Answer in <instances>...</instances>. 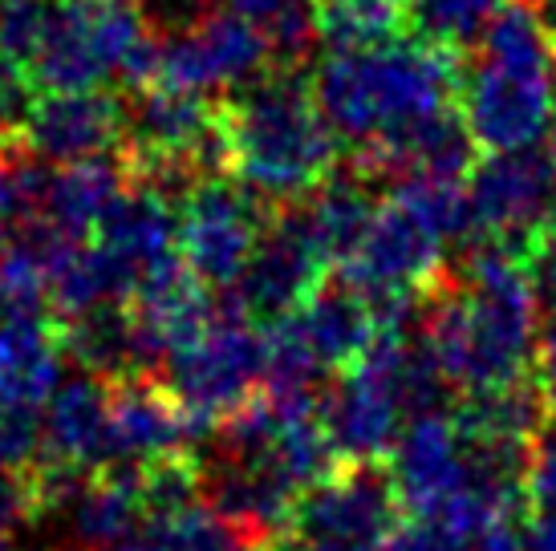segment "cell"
Listing matches in <instances>:
<instances>
[{"mask_svg": "<svg viewBox=\"0 0 556 551\" xmlns=\"http://www.w3.org/2000/svg\"><path fill=\"white\" fill-rule=\"evenodd\" d=\"M33 77L25 74V65H16L13 57L0 53V146L9 138L25 134V123H29L33 110Z\"/></svg>", "mask_w": 556, "mask_h": 551, "instance_id": "cell-30", "label": "cell"}, {"mask_svg": "<svg viewBox=\"0 0 556 551\" xmlns=\"http://www.w3.org/2000/svg\"><path fill=\"white\" fill-rule=\"evenodd\" d=\"M459 434L467 443H504V446H532L544 430L553 426V410L536 377L495 385L483 394H467L459 410Z\"/></svg>", "mask_w": 556, "mask_h": 551, "instance_id": "cell-21", "label": "cell"}, {"mask_svg": "<svg viewBox=\"0 0 556 551\" xmlns=\"http://www.w3.org/2000/svg\"><path fill=\"white\" fill-rule=\"evenodd\" d=\"M65 357H74L81 373H93L102 382H126V377H142L139 333L135 321L123 305L90 308L81 317H70V329L62 333Z\"/></svg>", "mask_w": 556, "mask_h": 551, "instance_id": "cell-22", "label": "cell"}, {"mask_svg": "<svg viewBox=\"0 0 556 551\" xmlns=\"http://www.w3.org/2000/svg\"><path fill=\"white\" fill-rule=\"evenodd\" d=\"M200 495L216 515L236 523L252 539L293 531L301 490L264 459L219 450L200 466Z\"/></svg>", "mask_w": 556, "mask_h": 551, "instance_id": "cell-14", "label": "cell"}, {"mask_svg": "<svg viewBox=\"0 0 556 551\" xmlns=\"http://www.w3.org/2000/svg\"><path fill=\"white\" fill-rule=\"evenodd\" d=\"M399 495L387 471L374 462H345L333 475L301 495L293 515L296 539L317 543H357L370 548L394 531Z\"/></svg>", "mask_w": 556, "mask_h": 551, "instance_id": "cell-12", "label": "cell"}, {"mask_svg": "<svg viewBox=\"0 0 556 551\" xmlns=\"http://www.w3.org/2000/svg\"><path fill=\"white\" fill-rule=\"evenodd\" d=\"M536 382H541L544 398H548V410H553V422H556V317L548 321L541 341H536Z\"/></svg>", "mask_w": 556, "mask_h": 551, "instance_id": "cell-34", "label": "cell"}, {"mask_svg": "<svg viewBox=\"0 0 556 551\" xmlns=\"http://www.w3.org/2000/svg\"><path fill=\"white\" fill-rule=\"evenodd\" d=\"M464 551H528V539L516 531L511 515H504V520H495L492 527H483Z\"/></svg>", "mask_w": 556, "mask_h": 551, "instance_id": "cell-35", "label": "cell"}, {"mask_svg": "<svg viewBox=\"0 0 556 551\" xmlns=\"http://www.w3.org/2000/svg\"><path fill=\"white\" fill-rule=\"evenodd\" d=\"M130 4H135V0H130Z\"/></svg>", "mask_w": 556, "mask_h": 551, "instance_id": "cell-41", "label": "cell"}, {"mask_svg": "<svg viewBox=\"0 0 556 551\" xmlns=\"http://www.w3.org/2000/svg\"><path fill=\"white\" fill-rule=\"evenodd\" d=\"M273 49L261 33L236 13H200L187 25L159 41L155 81L170 90H187L212 98V93H236L240 86L256 81L268 69Z\"/></svg>", "mask_w": 556, "mask_h": 551, "instance_id": "cell-9", "label": "cell"}, {"mask_svg": "<svg viewBox=\"0 0 556 551\" xmlns=\"http://www.w3.org/2000/svg\"><path fill=\"white\" fill-rule=\"evenodd\" d=\"M443 240L447 235L415 203L402 191H390V200L374 207L354 252L341 260V280L362 296H390V292L427 296V289L447 276Z\"/></svg>", "mask_w": 556, "mask_h": 551, "instance_id": "cell-7", "label": "cell"}, {"mask_svg": "<svg viewBox=\"0 0 556 551\" xmlns=\"http://www.w3.org/2000/svg\"><path fill=\"white\" fill-rule=\"evenodd\" d=\"M163 366L170 398L212 430L256 398V385L268 373V341L240 312H228L224 321L212 317Z\"/></svg>", "mask_w": 556, "mask_h": 551, "instance_id": "cell-4", "label": "cell"}, {"mask_svg": "<svg viewBox=\"0 0 556 551\" xmlns=\"http://www.w3.org/2000/svg\"><path fill=\"white\" fill-rule=\"evenodd\" d=\"M21 223V183H16V167L0 163V235Z\"/></svg>", "mask_w": 556, "mask_h": 551, "instance_id": "cell-36", "label": "cell"}, {"mask_svg": "<svg viewBox=\"0 0 556 551\" xmlns=\"http://www.w3.org/2000/svg\"><path fill=\"white\" fill-rule=\"evenodd\" d=\"M207 426L170 398L167 389L126 377L110 394V462L106 466H155L184 459V450L203 438Z\"/></svg>", "mask_w": 556, "mask_h": 551, "instance_id": "cell-15", "label": "cell"}, {"mask_svg": "<svg viewBox=\"0 0 556 551\" xmlns=\"http://www.w3.org/2000/svg\"><path fill=\"white\" fill-rule=\"evenodd\" d=\"M41 426V466L58 471H93L110 462V389L102 377L78 373L53 389L37 413Z\"/></svg>", "mask_w": 556, "mask_h": 551, "instance_id": "cell-17", "label": "cell"}, {"mask_svg": "<svg viewBox=\"0 0 556 551\" xmlns=\"http://www.w3.org/2000/svg\"><path fill=\"white\" fill-rule=\"evenodd\" d=\"M130 154L155 183L179 179L191 167L224 163L219 142V110L212 98L187 90H170L151 81L135 106L126 110V138Z\"/></svg>", "mask_w": 556, "mask_h": 551, "instance_id": "cell-11", "label": "cell"}, {"mask_svg": "<svg viewBox=\"0 0 556 551\" xmlns=\"http://www.w3.org/2000/svg\"><path fill=\"white\" fill-rule=\"evenodd\" d=\"M329 264L333 260L317 244L305 207H280L261 247L252 252L244 276L228 289V308L240 317L280 321L321 289Z\"/></svg>", "mask_w": 556, "mask_h": 551, "instance_id": "cell-10", "label": "cell"}, {"mask_svg": "<svg viewBox=\"0 0 556 551\" xmlns=\"http://www.w3.org/2000/svg\"><path fill=\"white\" fill-rule=\"evenodd\" d=\"M528 551H556V515H536L528 523Z\"/></svg>", "mask_w": 556, "mask_h": 551, "instance_id": "cell-37", "label": "cell"}, {"mask_svg": "<svg viewBox=\"0 0 556 551\" xmlns=\"http://www.w3.org/2000/svg\"><path fill=\"white\" fill-rule=\"evenodd\" d=\"M41 446L37 413H9L0 410V471H25V462Z\"/></svg>", "mask_w": 556, "mask_h": 551, "instance_id": "cell-32", "label": "cell"}, {"mask_svg": "<svg viewBox=\"0 0 556 551\" xmlns=\"http://www.w3.org/2000/svg\"><path fill=\"white\" fill-rule=\"evenodd\" d=\"M224 167L264 203L309 200L333 179L341 138L317 106L313 81L293 69L261 74L219 106Z\"/></svg>", "mask_w": 556, "mask_h": 551, "instance_id": "cell-2", "label": "cell"}, {"mask_svg": "<svg viewBox=\"0 0 556 551\" xmlns=\"http://www.w3.org/2000/svg\"><path fill=\"white\" fill-rule=\"evenodd\" d=\"M280 324L289 329V337L309 353V361L317 369H350L366 353V345L378 333L374 321L370 296H362L341 280L338 289H317L301 308H293L289 317H280Z\"/></svg>", "mask_w": 556, "mask_h": 551, "instance_id": "cell-18", "label": "cell"}, {"mask_svg": "<svg viewBox=\"0 0 556 551\" xmlns=\"http://www.w3.org/2000/svg\"><path fill=\"white\" fill-rule=\"evenodd\" d=\"M464 53L434 41L333 49L313 77L317 106L357 154L459 106Z\"/></svg>", "mask_w": 556, "mask_h": 551, "instance_id": "cell-1", "label": "cell"}, {"mask_svg": "<svg viewBox=\"0 0 556 551\" xmlns=\"http://www.w3.org/2000/svg\"><path fill=\"white\" fill-rule=\"evenodd\" d=\"M520 260H525L532 292H536V308L556 317V219L541 235H532V244L525 247Z\"/></svg>", "mask_w": 556, "mask_h": 551, "instance_id": "cell-31", "label": "cell"}, {"mask_svg": "<svg viewBox=\"0 0 556 551\" xmlns=\"http://www.w3.org/2000/svg\"><path fill=\"white\" fill-rule=\"evenodd\" d=\"M467 203H471L467 240H495L516 256H525L532 235H541L556 219V154H544L536 146L488 154L479 167H471Z\"/></svg>", "mask_w": 556, "mask_h": 551, "instance_id": "cell-8", "label": "cell"}, {"mask_svg": "<svg viewBox=\"0 0 556 551\" xmlns=\"http://www.w3.org/2000/svg\"><path fill=\"white\" fill-rule=\"evenodd\" d=\"M387 475L410 515H434L467 487V446L459 422L443 413H415L387 454Z\"/></svg>", "mask_w": 556, "mask_h": 551, "instance_id": "cell-13", "label": "cell"}, {"mask_svg": "<svg viewBox=\"0 0 556 551\" xmlns=\"http://www.w3.org/2000/svg\"><path fill=\"white\" fill-rule=\"evenodd\" d=\"M313 13L329 49H370L410 33L415 0H313Z\"/></svg>", "mask_w": 556, "mask_h": 551, "instance_id": "cell-24", "label": "cell"}, {"mask_svg": "<svg viewBox=\"0 0 556 551\" xmlns=\"http://www.w3.org/2000/svg\"><path fill=\"white\" fill-rule=\"evenodd\" d=\"M147 520V490L139 466H106V475L81 483L65 507L70 536L81 551H114Z\"/></svg>", "mask_w": 556, "mask_h": 551, "instance_id": "cell-20", "label": "cell"}, {"mask_svg": "<svg viewBox=\"0 0 556 551\" xmlns=\"http://www.w3.org/2000/svg\"><path fill=\"white\" fill-rule=\"evenodd\" d=\"M155 65V33L130 0H58L25 69L41 93H78L106 81L151 86Z\"/></svg>", "mask_w": 556, "mask_h": 551, "instance_id": "cell-3", "label": "cell"}, {"mask_svg": "<svg viewBox=\"0 0 556 551\" xmlns=\"http://www.w3.org/2000/svg\"><path fill=\"white\" fill-rule=\"evenodd\" d=\"M49 247L53 240L33 228L0 235V317H46Z\"/></svg>", "mask_w": 556, "mask_h": 551, "instance_id": "cell-25", "label": "cell"}, {"mask_svg": "<svg viewBox=\"0 0 556 551\" xmlns=\"http://www.w3.org/2000/svg\"><path fill=\"white\" fill-rule=\"evenodd\" d=\"M261 539L240 531L236 523L216 515L207 503H187L175 511H159L139 523L114 551H256Z\"/></svg>", "mask_w": 556, "mask_h": 551, "instance_id": "cell-23", "label": "cell"}, {"mask_svg": "<svg viewBox=\"0 0 556 551\" xmlns=\"http://www.w3.org/2000/svg\"><path fill=\"white\" fill-rule=\"evenodd\" d=\"M374 203L366 195V175H341V179H329L309 195L305 203V219H309L317 244L325 247V256L333 264H341L354 244L362 240V231L370 223Z\"/></svg>", "mask_w": 556, "mask_h": 551, "instance_id": "cell-26", "label": "cell"}, {"mask_svg": "<svg viewBox=\"0 0 556 551\" xmlns=\"http://www.w3.org/2000/svg\"><path fill=\"white\" fill-rule=\"evenodd\" d=\"M268 207L273 203H264L240 179H195L179 203V260L187 272L207 289H232L273 223Z\"/></svg>", "mask_w": 556, "mask_h": 551, "instance_id": "cell-5", "label": "cell"}, {"mask_svg": "<svg viewBox=\"0 0 556 551\" xmlns=\"http://www.w3.org/2000/svg\"><path fill=\"white\" fill-rule=\"evenodd\" d=\"M53 4L58 0H0V53L13 57L16 65H29L49 29Z\"/></svg>", "mask_w": 556, "mask_h": 551, "instance_id": "cell-28", "label": "cell"}, {"mask_svg": "<svg viewBox=\"0 0 556 551\" xmlns=\"http://www.w3.org/2000/svg\"><path fill=\"white\" fill-rule=\"evenodd\" d=\"M532 9L541 13V21L548 25V33L556 37V0H532Z\"/></svg>", "mask_w": 556, "mask_h": 551, "instance_id": "cell-39", "label": "cell"}, {"mask_svg": "<svg viewBox=\"0 0 556 551\" xmlns=\"http://www.w3.org/2000/svg\"><path fill=\"white\" fill-rule=\"evenodd\" d=\"M224 9L244 16L248 25L268 41L280 65L301 62L309 53L313 37H317L313 0H224Z\"/></svg>", "mask_w": 556, "mask_h": 551, "instance_id": "cell-27", "label": "cell"}, {"mask_svg": "<svg viewBox=\"0 0 556 551\" xmlns=\"http://www.w3.org/2000/svg\"><path fill=\"white\" fill-rule=\"evenodd\" d=\"M525 503L532 515H556V422L528 450Z\"/></svg>", "mask_w": 556, "mask_h": 551, "instance_id": "cell-29", "label": "cell"}, {"mask_svg": "<svg viewBox=\"0 0 556 551\" xmlns=\"http://www.w3.org/2000/svg\"><path fill=\"white\" fill-rule=\"evenodd\" d=\"M62 382V329L46 324V317H0V410L41 413Z\"/></svg>", "mask_w": 556, "mask_h": 551, "instance_id": "cell-19", "label": "cell"}, {"mask_svg": "<svg viewBox=\"0 0 556 551\" xmlns=\"http://www.w3.org/2000/svg\"><path fill=\"white\" fill-rule=\"evenodd\" d=\"M382 551H464V543L431 515H415L406 523H394V531L382 539Z\"/></svg>", "mask_w": 556, "mask_h": 551, "instance_id": "cell-33", "label": "cell"}, {"mask_svg": "<svg viewBox=\"0 0 556 551\" xmlns=\"http://www.w3.org/2000/svg\"><path fill=\"white\" fill-rule=\"evenodd\" d=\"M553 142H556V130H553ZM553 154H556V151H553Z\"/></svg>", "mask_w": 556, "mask_h": 551, "instance_id": "cell-40", "label": "cell"}, {"mask_svg": "<svg viewBox=\"0 0 556 551\" xmlns=\"http://www.w3.org/2000/svg\"><path fill=\"white\" fill-rule=\"evenodd\" d=\"M553 77L556 62L483 53L459 90V114L476 138V151L504 154L536 146L553 123Z\"/></svg>", "mask_w": 556, "mask_h": 551, "instance_id": "cell-6", "label": "cell"}, {"mask_svg": "<svg viewBox=\"0 0 556 551\" xmlns=\"http://www.w3.org/2000/svg\"><path fill=\"white\" fill-rule=\"evenodd\" d=\"M25 142L41 163H81L126 138V106L106 90L41 93L25 123Z\"/></svg>", "mask_w": 556, "mask_h": 551, "instance_id": "cell-16", "label": "cell"}, {"mask_svg": "<svg viewBox=\"0 0 556 551\" xmlns=\"http://www.w3.org/2000/svg\"><path fill=\"white\" fill-rule=\"evenodd\" d=\"M277 551H370V548H357V543H317V539H293Z\"/></svg>", "mask_w": 556, "mask_h": 551, "instance_id": "cell-38", "label": "cell"}]
</instances>
